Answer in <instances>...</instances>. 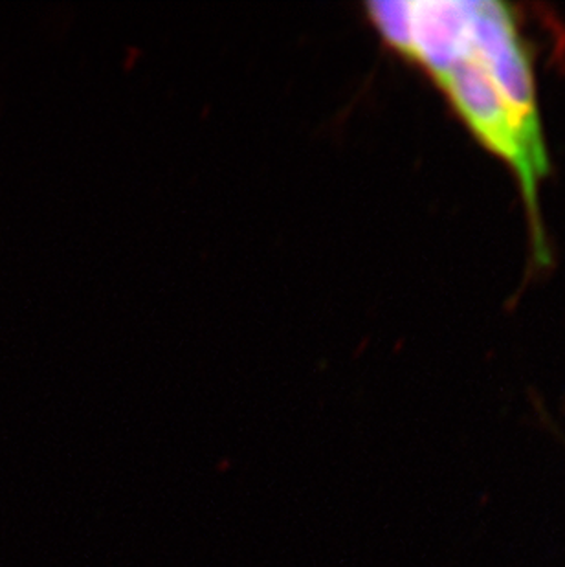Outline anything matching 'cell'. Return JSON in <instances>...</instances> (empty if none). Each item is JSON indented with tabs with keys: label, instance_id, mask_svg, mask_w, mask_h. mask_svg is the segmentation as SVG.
I'll return each instance as SVG.
<instances>
[{
	"label": "cell",
	"instance_id": "6da1fadb",
	"mask_svg": "<svg viewBox=\"0 0 565 567\" xmlns=\"http://www.w3.org/2000/svg\"><path fill=\"white\" fill-rule=\"evenodd\" d=\"M382 43L424 70L459 120L516 177L536 261H549L540 186L549 175L533 60L511 6L491 0L368 2Z\"/></svg>",
	"mask_w": 565,
	"mask_h": 567
}]
</instances>
